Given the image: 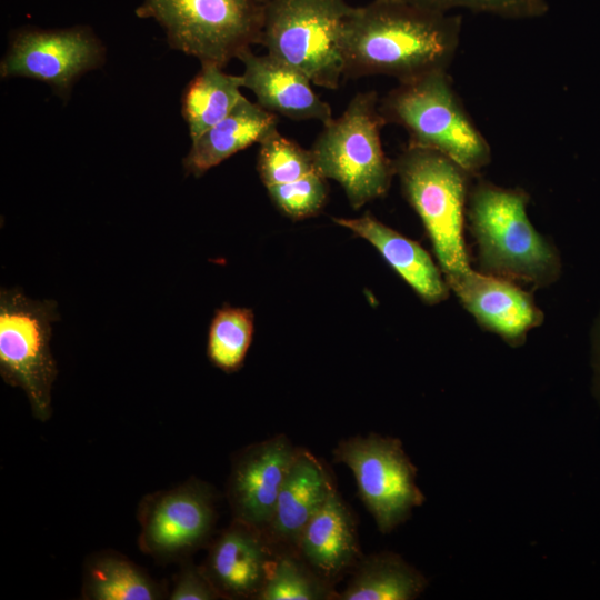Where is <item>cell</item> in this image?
Segmentation results:
<instances>
[{
    "instance_id": "8",
    "label": "cell",
    "mask_w": 600,
    "mask_h": 600,
    "mask_svg": "<svg viewBox=\"0 0 600 600\" xmlns=\"http://www.w3.org/2000/svg\"><path fill=\"white\" fill-rule=\"evenodd\" d=\"M59 319L57 302L33 300L21 290L0 291V373L21 388L33 414L51 413V388L58 369L50 349L52 322Z\"/></svg>"
},
{
    "instance_id": "18",
    "label": "cell",
    "mask_w": 600,
    "mask_h": 600,
    "mask_svg": "<svg viewBox=\"0 0 600 600\" xmlns=\"http://www.w3.org/2000/svg\"><path fill=\"white\" fill-rule=\"evenodd\" d=\"M298 554L328 581L359 559L356 522L336 488L303 529Z\"/></svg>"
},
{
    "instance_id": "22",
    "label": "cell",
    "mask_w": 600,
    "mask_h": 600,
    "mask_svg": "<svg viewBox=\"0 0 600 600\" xmlns=\"http://www.w3.org/2000/svg\"><path fill=\"white\" fill-rule=\"evenodd\" d=\"M86 596L94 600H152L159 598L154 582L131 561L106 554L88 568Z\"/></svg>"
},
{
    "instance_id": "24",
    "label": "cell",
    "mask_w": 600,
    "mask_h": 600,
    "mask_svg": "<svg viewBox=\"0 0 600 600\" xmlns=\"http://www.w3.org/2000/svg\"><path fill=\"white\" fill-rule=\"evenodd\" d=\"M337 596L331 583L299 558V554H278L270 573L258 593L259 600H322Z\"/></svg>"
},
{
    "instance_id": "16",
    "label": "cell",
    "mask_w": 600,
    "mask_h": 600,
    "mask_svg": "<svg viewBox=\"0 0 600 600\" xmlns=\"http://www.w3.org/2000/svg\"><path fill=\"white\" fill-rule=\"evenodd\" d=\"M334 488L324 466L312 453L298 448L264 530L271 544L298 554L303 529Z\"/></svg>"
},
{
    "instance_id": "31",
    "label": "cell",
    "mask_w": 600,
    "mask_h": 600,
    "mask_svg": "<svg viewBox=\"0 0 600 600\" xmlns=\"http://www.w3.org/2000/svg\"><path fill=\"white\" fill-rule=\"evenodd\" d=\"M413 1V0H412Z\"/></svg>"
},
{
    "instance_id": "10",
    "label": "cell",
    "mask_w": 600,
    "mask_h": 600,
    "mask_svg": "<svg viewBox=\"0 0 600 600\" xmlns=\"http://www.w3.org/2000/svg\"><path fill=\"white\" fill-rule=\"evenodd\" d=\"M104 50L91 30L73 27L61 30L28 29L18 32L4 56L2 78L26 77L51 86L67 96L84 72L101 66Z\"/></svg>"
},
{
    "instance_id": "17",
    "label": "cell",
    "mask_w": 600,
    "mask_h": 600,
    "mask_svg": "<svg viewBox=\"0 0 600 600\" xmlns=\"http://www.w3.org/2000/svg\"><path fill=\"white\" fill-rule=\"evenodd\" d=\"M333 222L364 239L427 304L449 297L450 288L439 266L417 241L399 233L367 212L357 218H333Z\"/></svg>"
},
{
    "instance_id": "26",
    "label": "cell",
    "mask_w": 600,
    "mask_h": 600,
    "mask_svg": "<svg viewBox=\"0 0 600 600\" xmlns=\"http://www.w3.org/2000/svg\"><path fill=\"white\" fill-rule=\"evenodd\" d=\"M267 191L283 214L292 220H302L322 210L329 187L326 178L312 172L292 182L268 187Z\"/></svg>"
},
{
    "instance_id": "25",
    "label": "cell",
    "mask_w": 600,
    "mask_h": 600,
    "mask_svg": "<svg viewBox=\"0 0 600 600\" xmlns=\"http://www.w3.org/2000/svg\"><path fill=\"white\" fill-rule=\"evenodd\" d=\"M257 170L266 188L296 181L316 171L310 149H304L278 129L259 143Z\"/></svg>"
},
{
    "instance_id": "7",
    "label": "cell",
    "mask_w": 600,
    "mask_h": 600,
    "mask_svg": "<svg viewBox=\"0 0 600 600\" xmlns=\"http://www.w3.org/2000/svg\"><path fill=\"white\" fill-rule=\"evenodd\" d=\"M352 8L346 0H269L260 44L314 86L338 89L343 78L341 33Z\"/></svg>"
},
{
    "instance_id": "4",
    "label": "cell",
    "mask_w": 600,
    "mask_h": 600,
    "mask_svg": "<svg viewBox=\"0 0 600 600\" xmlns=\"http://www.w3.org/2000/svg\"><path fill=\"white\" fill-rule=\"evenodd\" d=\"M402 192L419 216L446 281L472 269L464 242L471 178L437 151L407 146L393 159Z\"/></svg>"
},
{
    "instance_id": "5",
    "label": "cell",
    "mask_w": 600,
    "mask_h": 600,
    "mask_svg": "<svg viewBox=\"0 0 600 600\" xmlns=\"http://www.w3.org/2000/svg\"><path fill=\"white\" fill-rule=\"evenodd\" d=\"M373 90L358 92L344 111L323 124L310 150L316 171L337 181L358 210L387 194L394 173L381 142L386 126Z\"/></svg>"
},
{
    "instance_id": "14",
    "label": "cell",
    "mask_w": 600,
    "mask_h": 600,
    "mask_svg": "<svg viewBox=\"0 0 600 600\" xmlns=\"http://www.w3.org/2000/svg\"><path fill=\"white\" fill-rule=\"evenodd\" d=\"M276 558L262 530L236 519L213 543L204 572L220 594L257 598Z\"/></svg>"
},
{
    "instance_id": "2",
    "label": "cell",
    "mask_w": 600,
    "mask_h": 600,
    "mask_svg": "<svg viewBox=\"0 0 600 600\" xmlns=\"http://www.w3.org/2000/svg\"><path fill=\"white\" fill-rule=\"evenodd\" d=\"M529 201L522 188L478 179L469 191L466 220L477 246L479 271L546 288L560 278L562 261L552 241L530 221Z\"/></svg>"
},
{
    "instance_id": "30",
    "label": "cell",
    "mask_w": 600,
    "mask_h": 600,
    "mask_svg": "<svg viewBox=\"0 0 600 600\" xmlns=\"http://www.w3.org/2000/svg\"><path fill=\"white\" fill-rule=\"evenodd\" d=\"M261 3L266 4L269 0H259Z\"/></svg>"
},
{
    "instance_id": "29",
    "label": "cell",
    "mask_w": 600,
    "mask_h": 600,
    "mask_svg": "<svg viewBox=\"0 0 600 600\" xmlns=\"http://www.w3.org/2000/svg\"><path fill=\"white\" fill-rule=\"evenodd\" d=\"M591 393L600 406V310L590 331Z\"/></svg>"
},
{
    "instance_id": "15",
    "label": "cell",
    "mask_w": 600,
    "mask_h": 600,
    "mask_svg": "<svg viewBox=\"0 0 600 600\" xmlns=\"http://www.w3.org/2000/svg\"><path fill=\"white\" fill-rule=\"evenodd\" d=\"M243 64V87L251 90L263 109L294 121L328 123L332 110L312 88L310 79L293 67L251 49L239 54Z\"/></svg>"
},
{
    "instance_id": "19",
    "label": "cell",
    "mask_w": 600,
    "mask_h": 600,
    "mask_svg": "<svg viewBox=\"0 0 600 600\" xmlns=\"http://www.w3.org/2000/svg\"><path fill=\"white\" fill-rule=\"evenodd\" d=\"M277 124V114L243 96L228 116L191 141L182 161L186 173L201 177L234 153L260 143Z\"/></svg>"
},
{
    "instance_id": "11",
    "label": "cell",
    "mask_w": 600,
    "mask_h": 600,
    "mask_svg": "<svg viewBox=\"0 0 600 600\" xmlns=\"http://www.w3.org/2000/svg\"><path fill=\"white\" fill-rule=\"evenodd\" d=\"M214 522L211 491L188 482L153 498L144 508L140 542L154 557L172 558L199 547Z\"/></svg>"
},
{
    "instance_id": "20",
    "label": "cell",
    "mask_w": 600,
    "mask_h": 600,
    "mask_svg": "<svg viewBox=\"0 0 600 600\" xmlns=\"http://www.w3.org/2000/svg\"><path fill=\"white\" fill-rule=\"evenodd\" d=\"M428 586L424 576L390 551L361 560L339 600H413Z\"/></svg>"
},
{
    "instance_id": "13",
    "label": "cell",
    "mask_w": 600,
    "mask_h": 600,
    "mask_svg": "<svg viewBox=\"0 0 600 600\" xmlns=\"http://www.w3.org/2000/svg\"><path fill=\"white\" fill-rule=\"evenodd\" d=\"M298 448L283 434L247 448L233 463L228 498L234 518L264 532Z\"/></svg>"
},
{
    "instance_id": "27",
    "label": "cell",
    "mask_w": 600,
    "mask_h": 600,
    "mask_svg": "<svg viewBox=\"0 0 600 600\" xmlns=\"http://www.w3.org/2000/svg\"><path fill=\"white\" fill-rule=\"evenodd\" d=\"M423 6L450 12L456 9L487 13L503 19L524 20L543 17L549 11L548 0H413Z\"/></svg>"
},
{
    "instance_id": "6",
    "label": "cell",
    "mask_w": 600,
    "mask_h": 600,
    "mask_svg": "<svg viewBox=\"0 0 600 600\" xmlns=\"http://www.w3.org/2000/svg\"><path fill=\"white\" fill-rule=\"evenodd\" d=\"M264 10L259 0H143L136 14L154 19L171 48L224 68L261 43Z\"/></svg>"
},
{
    "instance_id": "1",
    "label": "cell",
    "mask_w": 600,
    "mask_h": 600,
    "mask_svg": "<svg viewBox=\"0 0 600 600\" xmlns=\"http://www.w3.org/2000/svg\"><path fill=\"white\" fill-rule=\"evenodd\" d=\"M462 17L412 0H372L353 7L341 33L343 78L387 76L407 82L448 70Z\"/></svg>"
},
{
    "instance_id": "3",
    "label": "cell",
    "mask_w": 600,
    "mask_h": 600,
    "mask_svg": "<svg viewBox=\"0 0 600 600\" xmlns=\"http://www.w3.org/2000/svg\"><path fill=\"white\" fill-rule=\"evenodd\" d=\"M386 124L402 127L409 146L442 153L472 176L489 166L490 143L453 87L448 70L398 82L379 101Z\"/></svg>"
},
{
    "instance_id": "28",
    "label": "cell",
    "mask_w": 600,
    "mask_h": 600,
    "mask_svg": "<svg viewBox=\"0 0 600 600\" xmlns=\"http://www.w3.org/2000/svg\"><path fill=\"white\" fill-rule=\"evenodd\" d=\"M220 596L204 570L192 566L184 568L170 594L172 600H212Z\"/></svg>"
},
{
    "instance_id": "12",
    "label": "cell",
    "mask_w": 600,
    "mask_h": 600,
    "mask_svg": "<svg viewBox=\"0 0 600 600\" xmlns=\"http://www.w3.org/2000/svg\"><path fill=\"white\" fill-rule=\"evenodd\" d=\"M447 284L482 329L512 348L522 346L544 320L533 297L508 279L470 269Z\"/></svg>"
},
{
    "instance_id": "9",
    "label": "cell",
    "mask_w": 600,
    "mask_h": 600,
    "mask_svg": "<svg viewBox=\"0 0 600 600\" xmlns=\"http://www.w3.org/2000/svg\"><path fill=\"white\" fill-rule=\"evenodd\" d=\"M333 457L353 473L360 498L381 533L406 522L426 500L417 484L418 470L398 438L351 437L339 442Z\"/></svg>"
},
{
    "instance_id": "21",
    "label": "cell",
    "mask_w": 600,
    "mask_h": 600,
    "mask_svg": "<svg viewBox=\"0 0 600 600\" xmlns=\"http://www.w3.org/2000/svg\"><path fill=\"white\" fill-rule=\"evenodd\" d=\"M222 69L201 63L200 71L183 92L181 113L191 141L228 116L243 97L241 74H229Z\"/></svg>"
},
{
    "instance_id": "23",
    "label": "cell",
    "mask_w": 600,
    "mask_h": 600,
    "mask_svg": "<svg viewBox=\"0 0 600 600\" xmlns=\"http://www.w3.org/2000/svg\"><path fill=\"white\" fill-rule=\"evenodd\" d=\"M254 313L249 308L223 304L211 319L207 354L213 366L231 373L239 370L251 346Z\"/></svg>"
}]
</instances>
